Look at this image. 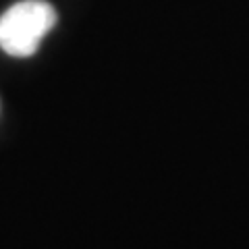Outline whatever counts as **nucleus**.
Wrapping results in <instances>:
<instances>
[{"label": "nucleus", "mask_w": 249, "mask_h": 249, "mask_svg": "<svg viewBox=\"0 0 249 249\" xmlns=\"http://www.w3.org/2000/svg\"><path fill=\"white\" fill-rule=\"evenodd\" d=\"M56 9L46 0H21L0 15V48L17 58L36 54L56 25Z\"/></svg>", "instance_id": "obj_1"}]
</instances>
